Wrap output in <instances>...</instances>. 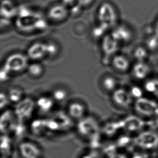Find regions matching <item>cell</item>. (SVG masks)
Masks as SVG:
<instances>
[{"label": "cell", "mask_w": 158, "mask_h": 158, "mask_svg": "<svg viewBox=\"0 0 158 158\" xmlns=\"http://www.w3.org/2000/svg\"><path fill=\"white\" fill-rule=\"evenodd\" d=\"M0 158H9L8 156H1L0 157Z\"/></svg>", "instance_id": "ee69618b"}, {"label": "cell", "mask_w": 158, "mask_h": 158, "mask_svg": "<svg viewBox=\"0 0 158 158\" xmlns=\"http://www.w3.org/2000/svg\"><path fill=\"white\" fill-rule=\"evenodd\" d=\"M67 114L72 119L79 120L85 117L86 107L80 102L73 101L68 106Z\"/></svg>", "instance_id": "ffe728a7"}, {"label": "cell", "mask_w": 158, "mask_h": 158, "mask_svg": "<svg viewBox=\"0 0 158 158\" xmlns=\"http://www.w3.org/2000/svg\"><path fill=\"white\" fill-rule=\"evenodd\" d=\"M26 130V127L25 126V122H17L15 129L12 133L15 137L19 138L20 137L22 136L25 133Z\"/></svg>", "instance_id": "1f68e13d"}, {"label": "cell", "mask_w": 158, "mask_h": 158, "mask_svg": "<svg viewBox=\"0 0 158 158\" xmlns=\"http://www.w3.org/2000/svg\"><path fill=\"white\" fill-rule=\"evenodd\" d=\"M110 34L122 45H129L135 39L134 28L128 23L120 22L109 31Z\"/></svg>", "instance_id": "5b68a950"}, {"label": "cell", "mask_w": 158, "mask_h": 158, "mask_svg": "<svg viewBox=\"0 0 158 158\" xmlns=\"http://www.w3.org/2000/svg\"><path fill=\"white\" fill-rule=\"evenodd\" d=\"M12 149V141L7 135H0V154L1 156H9Z\"/></svg>", "instance_id": "4316f807"}, {"label": "cell", "mask_w": 158, "mask_h": 158, "mask_svg": "<svg viewBox=\"0 0 158 158\" xmlns=\"http://www.w3.org/2000/svg\"><path fill=\"white\" fill-rule=\"evenodd\" d=\"M122 129L120 120L110 121L105 123L102 128L103 133L107 136H112L116 135Z\"/></svg>", "instance_id": "83f0119b"}, {"label": "cell", "mask_w": 158, "mask_h": 158, "mask_svg": "<svg viewBox=\"0 0 158 158\" xmlns=\"http://www.w3.org/2000/svg\"><path fill=\"white\" fill-rule=\"evenodd\" d=\"M128 89L133 98L135 99L143 96V92L144 91L143 88H141L138 86H133L129 88Z\"/></svg>", "instance_id": "836d02e7"}, {"label": "cell", "mask_w": 158, "mask_h": 158, "mask_svg": "<svg viewBox=\"0 0 158 158\" xmlns=\"http://www.w3.org/2000/svg\"><path fill=\"white\" fill-rule=\"evenodd\" d=\"M47 44V51H48V57H54L58 53V47L56 43L53 42H48Z\"/></svg>", "instance_id": "d590c367"}, {"label": "cell", "mask_w": 158, "mask_h": 158, "mask_svg": "<svg viewBox=\"0 0 158 158\" xmlns=\"http://www.w3.org/2000/svg\"><path fill=\"white\" fill-rule=\"evenodd\" d=\"M68 93L63 88H56L53 90L51 96L56 102H62L65 100L67 98Z\"/></svg>", "instance_id": "4dcf8cb0"}, {"label": "cell", "mask_w": 158, "mask_h": 158, "mask_svg": "<svg viewBox=\"0 0 158 158\" xmlns=\"http://www.w3.org/2000/svg\"><path fill=\"white\" fill-rule=\"evenodd\" d=\"M146 125H148L152 130L158 128V109L154 114L149 118V120L146 122Z\"/></svg>", "instance_id": "8d00e7d4"}, {"label": "cell", "mask_w": 158, "mask_h": 158, "mask_svg": "<svg viewBox=\"0 0 158 158\" xmlns=\"http://www.w3.org/2000/svg\"><path fill=\"white\" fill-rule=\"evenodd\" d=\"M27 70L31 77L39 78L44 73V67L39 61H33L29 64Z\"/></svg>", "instance_id": "f1b7e54d"}, {"label": "cell", "mask_w": 158, "mask_h": 158, "mask_svg": "<svg viewBox=\"0 0 158 158\" xmlns=\"http://www.w3.org/2000/svg\"><path fill=\"white\" fill-rule=\"evenodd\" d=\"M19 9L12 0H2L0 3V14L6 19L17 15Z\"/></svg>", "instance_id": "44dd1931"}, {"label": "cell", "mask_w": 158, "mask_h": 158, "mask_svg": "<svg viewBox=\"0 0 158 158\" xmlns=\"http://www.w3.org/2000/svg\"><path fill=\"white\" fill-rule=\"evenodd\" d=\"M143 44L151 54L158 52V36L153 31L151 25L149 31H146L144 33Z\"/></svg>", "instance_id": "d6986e66"}, {"label": "cell", "mask_w": 158, "mask_h": 158, "mask_svg": "<svg viewBox=\"0 0 158 158\" xmlns=\"http://www.w3.org/2000/svg\"><path fill=\"white\" fill-rule=\"evenodd\" d=\"M101 50L104 63L109 65L111 58L120 51L122 45L110 34L107 33L101 39Z\"/></svg>", "instance_id": "52a82bcc"}, {"label": "cell", "mask_w": 158, "mask_h": 158, "mask_svg": "<svg viewBox=\"0 0 158 158\" xmlns=\"http://www.w3.org/2000/svg\"><path fill=\"white\" fill-rule=\"evenodd\" d=\"M157 74H158V73H157Z\"/></svg>", "instance_id": "bcb514c9"}, {"label": "cell", "mask_w": 158, "mask_h": 158, "mask_svg": "<svg viewBox=\"0 0 158 158\" xmlns=\"http://www.w3.org/2000/svg\"><path fill=\"white\" fill-rule=\"evenodd\" d=\"M134 109L139 115L150 118L158 109V103L154 99L141 96L135 99Z\"/></svg>", "instance_id": "8fae6325"}, {"label": "cell", "mask_w": 158, "mask_h": 158, "mask_svg": "<svg viewBox=\"0 0 158 158\" xmlns=\"http://www.w3.org/2000/svg\"><path fill=\"white\" fill-rule=\"evenodd\" d=\"M143 83L144 91L158 99V74L152 75Z\"/></svg>", "instance_id": "7402d4cb"}, {"label": "cell", "mask_w": 158, "mask_h": 158, "mask_svg": "<svg viewBox=\"0 0 158 158\" xmlns=\"http://www.w3.org/2000/svg\"><path fill=\"white\" fill-rule=\"evenodd\" d=\"M48 132L56 133L69 130L73 125L72 118L67 113L59 111L46 118Z\"/></svg>", "instance_id": "277c9868"}, {"label": "cell", "mask_w": 158, "mask_h": 158, "mask_svg": "<svg viewBox=\"0 0 158 158\" xmlns=\"http://www.w3.org/2000/svg\"><path fill=\"white\" fill-rule=\"evenodd\" d=\"M64 5L67 7H72L75 4H77V0H61V2Z\"/></svg>", "instance_id": "60d3db41"}, {"label": "cell", "mask_w": 158, "mask_h": 158, "mask_svg": "<svg viewBox=\"0 0 158 158\" xmlns=\"http://www.w3.org/2000/svg\"><path fill=\"white\" fill-rule=\"evenodd\" d=\"M19 150L23 158H41L42 156L41 149L30 141L21 142L19 146Z\"/></svg>", "instance_id": "ac0fdd59"}, {"label": "cell", "mask_w": 158, "mask_h": 158, "mask_svg": "<svg viewBox=\"0 0 158 158\" xmlns=\"http://www.w3.org/2000/svg\"><path fill=\"white\" fill-rule=\"evenodd\" d=\"M120 12L115 4L110 1L102 2L97 10V23L107 31L120 22Z\"/></svg>", "instance_id": "6da1fadb"}, {"label": "cell", "mask_w": 158, "mask_h": 158, "mask_svg": "<svg viewBox=\"0 0 158 158\" xmlns=\"http://www.w3.org/2000/svg\"><path fill=\"white\" fill-rule=\"evenodd\" d=\"M111 99L114 104L122 108H127L131 105L133 98L128 88L118 86L111 93Z\"/></svg>", "instance_id": "5bb4252c"}, {"label": "cell", "mask_w": 158, "mask_h": 158, "mask_svg": "<svg viewBox=\"0 0 158 158\" xmlns=\"http://www.w3.org/2000/svg\"><path fill=\"white\" fill-rule=\"evenodd\" d=\"M135 146L143 149H153L158 147V133L153 130L139 132L133 138Z\"/></svg>", "instance_id": "30bf717a"}, {"label": "cell", "mask_w": 158, "mask_h": 158, "mask_svg": "<svg viewBox=\"0 0 158 158\" xmlns=\"http://www.w3.org/2000/svg\"><path fill=\"white\" fill-rule=\"evenodd\" d=\"M151 54L146 47L143 44H141L133 48L131 51V57L133 61H146L149 60Z\"/></svg>", "instance_id": "603a6c76"}, {"label": "cell", "mask_w": 158, "mask_h": 158, "mask_svg": "<svg viewBox=\"0 0 158 158\" xmlns=\"http://www.w3.org/2000/svg\"><path fill=\"white\" fill-rule=\"evenodd\" d=\"M17 122L14 110L10 109L3 110L0 114V133L7 135L12 134Z\"/></svg>", "instance_id": "4fadbf2b"}, {"label": "cell", "mask_w": 158, "mask_h": 158, "mask_svg": "<svg viewBox=\"0 0 158 158\" xmlns=\"http://www.w3.org/2000/svg\"><path fill=\"white\" fill-rule=\"evenodd\" d=\"M10 101L7 93L0 91V111L4 110L7 107Z\"/></svg>", "instance_id": "74e56055"}, {"label": "cell", "mask_w": 158, "mask_h": 158, "mask_svg": "<svg viewBox=\"0 0 158 158\" xmlns=\"http://www.w3.org/2000/svg\"><path fill=\"white\" fill-rule=\"evenodd\" d=\"M70 9L62 2L52 5L48 11V17L52 22H61L69 16Z\"/></svg>", "instance_id": "e0dca14e"}, {"label": "cell", "mask_w": 158, "mask_h": 158, "mask_svg": "<svg viewBox=\"0 0 158 158\" xmlns=\"http://www.w3.org/2000/svg\"><path fill=\"white\" fill-rule=\"evenodd\" d=\"M54 102L55 101L52 96L46 95L41 96L35 101L36 107H37L41 112L47 113L53 109Z\"/></svg>", "instance_id": "cb8c5ba5"}, {"label": "cell", "mask_w": 158, "mask_h": 158, "mask_svg": "<svg viewBox=\"0 0 158 158\" xmlns=\"http://www.w3.org/2000/svg\"><path fill=\"white\" fill-rule=\"evenodd\" d=\"M7 94L10 102L15 104H17L25 98L23 91L19 87L11 88L8 91Z\"/></svg>", "instance_id": "f546056e"}, {"label": "cell", "mask_w": 158, "mask_h": 158, "mask_svg": "<svg viewBox=\"0 0 158 158\" xmlns=\"http://www.w3.org/2000/svg\"><path fill=\"white\" fill-rule=\"evenodd\" d=\"M30 130L35 135H41L48 132L46 118H38L33 120L30 124Z\"/></svg>", "instance_id": "484cf974"}, {"label": "cell", "mask_w": 158, "mask_h": 158, "mask_svg": "<svg viewBox=\"0 0 158 158\" xmlns=\"http://www.w3.org/2000/svg\"><path fill=\"white\" fill-rule=\"evenodd\" d=\"M12 73L2 65L0 67V83H6L10 80Z\"/></svg>", "instance_id": "d6a6232c"}, {"label": "cell", "mask_w": 158, "mask_h": 158, "mask_svg": "<svg viewBox=\"0 0 158 158\" xmlns=\"http://www.w3.org/2000/svg\"><path fill=\"white\" fill-rule=\"evenodd\" d=\"M133 60L131 56L120 51L110 59L109 66L115 72L120 74L129 73Z\"/></svg>", "instance_id": "7c38bea8"}, {"label": "cell", "mask_w": 158, "mask_h": 158, "mask_svg": "<svg viewBox=\"0 0 158 158\" xmlns=\"http://www.w3.org/2000/svg\"><path fill=\"white\" fill-rule=\"evenodd\" d=\"M1 135V133H0V135Z\"/></svg>", "instance_id": "f6af8a7d"}, {"label": "cell", "mask_w": 158, "mask_h": 158, "mask_svg": "<svg viewBox=\"0 0 158 158\" xmlns=\"http://www.w3.org/2000/svg\"><path fill=\"white\" fill-rule=\"evenodd\" d=\"M27 56L33 61H40L48 57L46 43L38 41L31 44L27 49Z\"/></svg>", "instance_id": "2e32d148"}, {"label": "cell", "mask_w": 158, "mask_h": 158, "mask_svg": "<svg viewBox=\"0 0 158 158\" xmlns=\"http://www.w3.org/2000/svg\"><path fill=\"white\" fill-rule=\"evenodd\" d=\"M129 73L134 80L143 82L153 75V67L149 60L133 61Z\"/></svg>", "instance_id": "9c48e42d"}, {"label": "cell", "mask_w": 158, "mask_h": 158, "mask_svg": "<svg viewBox=\"0 0 158 158\" xmlns=\"http://www.w3.org/2000/svg\"><path fill=\"white\" fill-rule=\"evenodd\" d=\"M107 158H128L125 154L115 152L108 156Z\"/></svg>", "instance_id": "7bdbcfd3"}, {"label": "cell", "mask_w": 158, "mask_h": 158, "mask_svg": "<svg viewBox=\"0 0 158 158\" xmlns=\"http://www.w3.org/2000/svg\"><path fill=\"white\" fill-rule=\"evenodd\" d=\"M35 107V101L30 97H25L15 104L14 112L17 120L25 122L32 116Z\"/></svg>", "instance_id": "ba28073f"}, {"label": "cell", "mask_w": 158, "mask_h": 158, "mask_svg": "<svg viewBox=\"0 0 158 158\" xmlns=\"http://www.w3.org/2000/svg\"><path fill=\"white\" fill-rule=\"evenodd\" d=\"M29 58L27 54L14 52L9 55L2 64L12 74L19 73L27 70L29 65Z\"/></svg>", "instance_id": "8992f818"}, {"label": "cell", "mask_w": 158, "mask_h": 158, "mask_svg": "<svg viewBox=\"0 0 158 158\" xmlns=\"http://www.w3.org/2000/svg\"><path fill=\"white\" fill-rule=\"evenodd\" d=\"M78 133L87 139L91 147L95 148L100 142V126L98 120L93 117H84L79 120L77 125Z\"/></svg>", "instance_id": "7a4b0ae2"}, {"label": "cell", "mask_w": 158, "mask_h": 158, "mask_svg": "<svg viewBox=\"0 0 158 158\" xmlns=\"http://www.w3.org/2000/svg\"><path fill=\"white\" fill-rule=\"evenodd\" d=\"M151 27L153 31L158 36V15L156 16L154 20L153 21V23L151 25Z\"/></svg>", "instance_id": "b9f144b4"}, {"label": "cell", "mask_w": 158, "mask_h": 158, "mask_svg": "<svg viewBox=\"0 0 158 158\" xmlns=\"http://www.w3.org/2000/svg\"><path fill=\"white\" fill-rule=\"evenodd\" d=\"M120 121L122 129L130 133L140 131L146 125V122L141 118L133 115H128Z\"/></svg>", "instance_id": "9a60e30c"}, {"label": "cell", "mask_w": 158, "mask_h": 158, "mask_svg": "<svg viewBox=\"0 0 158 158\" xmlns=\"http://www.w3.org/2000/svg\"><path fill=\"white\" fill-rule=\"evenodd\" d=\"M102 88L106 92L112 93L117 88H118V80L117 78L111 75L107 74L104 75L101 81Z\"/></svg>", "instance_id": "d4e9b609"}, {"label": "cell", "mask_w": 158, "mask_h": 158, "mask_svg": "<svg viewBox=\"0 0 158 158\" xmlns=\"http://www.w3.org/2000/svg\"><path fill=\"white\" fill-rule=\"evenodd\" d=\"M95 0H77V4L82 8H86L94 2Z\"/></svg>", "instance_id": "ab89813d"}, {"label": "cell", "mask_w": 158, "mask_h": 158, "mask_svg": "<svg viewBox=\"0 0 158 158\" xmlns=\"http://www.w3.org/2000/svg\"><path fill=\"white\" fill-rule=\"evenodd\" d=\"M80 158H102V157L98 151L95 150H92L83 154L80 157Z\"/></svg>", "instance_id": "f35d334b"}, {"label": "cell", "mask_w": 158, "mask_h": 158, "mask_svg": "<svg viewBox=\"0 0 158 158\" xmlns=\"http://www.w3.org/2000/svg\"><path fill=\"white\" fill-rule=\"evenodd\" d=\"M129 137L130 136H120V138H118L117 141V146L120 148H127V146H128V145H130L131 143L134 144L133 138L131 139Z\"/></svg>", "instance_id": "e575fe53"}, {"label": "cell", "mask_w": 158, "mask_h": 158, "mask_svg": "<svg viewBox=\"0 0 158 158\" xmlns=\"http://www.w3.org/2000/svg\"><path fill=\"white\" fill-rule=\"evenodd\" d=\"M17 15L16 25L20 30L31 31L44 29L45 27L44 20L27 7L19 9Z\"/></svg>", "instance_id": "3957f363"}]
</instances>
